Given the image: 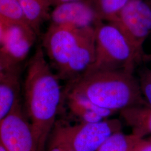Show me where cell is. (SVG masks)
Here are the masks:
<instances>
[{
	"label": "cell",
	"mask_w": 151,
	"mask_h": 151,
	"mask_svg": "<svg viewBox=\"0 0 151 151\" xmlns=\"http://www.w3.org/2000/svg\"><path fill=\"white\" fill-rule=\"evenodd\" d=\"M50 24L64 25L76 29L95 27L99 22L90 0L60 4L50 11Z\"/></svg>",
	"instance_id": "9"
},
{
	"label": "cell",
	"mask_w": 151,
	"mask_h": 151,
	"mask_svg": "<svg viewBox=\"0 0 151 151\" xmlns=\"http://www.w3.org/2000/svg\"><path fill=\"white\" fill-rule=\"evenodd\" d=\"M0 142L6 151H40L32 125L20 104L0 120Z\"/></svg>",
	"instance_id": "7"
},
{
	"label": "cell",
	"mask_w": 151,
	"mask_h": 151,
	"mask_svg": "<svg viewBox=\"0 0 151 151\" xmlns=\"http://www.w3.org/2000/svg\"><path fill=\"white\" fill-rule=\"evenodd\" d=\"M143 60L151 62V53L150 54H145L143 57Z\"/></svg>",
	"instance_id": "21"
},
{
	"label": "cell",
	"mask_w": 151,
	"mask_h": 151,
	"mask_svg": "<svg viewBox=\"0 0 151 151\" xmlns=\"http://www.w3.org/2000/svg\"><path fill=\"white\" fill-rule=\"evenodd\" d=\"M134 151H151V135L147 138L140 139L135 146Z\"/></svg>",
	"instance_id": "20"
},
{
	"label": "cell",
	"mask_w": 151,
	"mask_h": 151,
	"mask_svg": "<svg viewBox=\"0 0 151 151\" xmlns=\"http://www.w3.org/2000/svg\"><path fill=\"white\" fill-rule=\"evenodd\" d=\"M82 1V0H58V2H57L56 5H58L60 4H62V3L68 2H72V1Z\"/></svg>",
	"instance_id": "22"
},
{
	"label": "cell",
	"mask_w": 151,
	"mask_h": 151,
	"mask_svg": "<svg viewBox=\"0 0 151 151\" xmlns=\"http://www.w3.org/2000/svg\"><path fill=\"white\" fill-rule=\"evenodd\" d=\"M21 67L0 69V120L20 104Z\"/></svg>",
	"instance_id": "11"
},
{
	"label": "cell",
	"mask_w": 151,
	"mask_h": 151,
	"mask_svg": "<svg viewBox=\"0 0 151 151\" xmlns=\"http://www.w3.org/2000/svg\"><path fill=\"white\" fill-rule=\"evenodd\" d=\"M140 139L133 134H127L120 131L110 136L97 151H134Z\"/></svg>",
	"instance_id": "16"
},
{
	"label": "cell",
	"mask_w": 151,
	"mask_h": 151,
	"mask_svg": "<svg viewBox=\"0 0 151 151\" xmlns=\"http://www.w3.org/2000/svg\"><path fill=\"white\" fill-rule=\"evenodd\" d=\"M0 151H6L5 150V148L2 147V146H1V145H0Z\"/></svg>",
	"instance_id": "24"
},
{
	"label": "cell",
	"mask_w": 151,
	"mask_h": 151,
	"mask_svg": "<svg viewBox=\"0 0 151 151\" xmlns=\"http://www.w3.org/2000/svg\"><path fill=\"white\" fill-rule=\"evenodd\" d=\"M67 151H74L73 150H72L71 148H68V150H67Z\"/></svg>",
	"instance_id": "25"
},
{
	"label": "cell",
	"mask_w": 151,
	"mask_h": 151,
	"mask_svg": "<svg viewBox=\"0 0 151 151\" xmlns=\"http://www.w3.org/2000/svg\"><path fill=\"white\" fill-rule=\"evenodd\" d=\"M37 36L27 23L0 20V69L20 65L27 57Z\"/></svg>",
	"instance_id": "6"
},
{
	"label": "cell",
	"mask_w": 151,
	"mask_h": 151,
	"mask_svg": "<svg viewBox=\"0 0 151 151\" xmlns=\"http://www.w3.org/2000/svg\"><path fill=\"white\" fill-rule=\"evenodd\" d=\"M26 20L38 35L44 22L49 20L50 0H19Z\"/></svg>",
	"instance_id": "14"
},
{
	"label": "cell",
	"mask_w": 151,
	"mask_h": 151,
	"mask_svg": "<svg viewBox=\"0 0 151 151\" xmlns=\"http://www.w3.org/2000/svg\"><path fill=\"white\" fill-rule=\"evenodd\" d=\"M116 22L143 60V45L151 33V7L144 0H129Z\"/></svg>",
	"instance_id": "8"
},
{
	"label": "cell",
	"mask_w": 151,
	"mask_h": 151,
	"mask_svg": "<svg viewBox=\"0 0 151 151\" xmlns=\"http://www.w3.org/2000/svg\"><path fill=\"white\" fill-rule=\"evenodd\" d=\"M60 80L52 70L42 45H39L27 64L24 91L27 116L38 139L40 151H44L55 125L63 96Z\"/></svg>",
	"instance_id": "1"
},
{
	"label": "cell",
	"mask_w": 151,
	"mask_h": 151,
	"mask_svg": "<svg viewBox=\"0 0 151 151\" xmlns=\"http://www.w3.org/2000/svg\"><path fill=\"white\" fill-rule=\"evenodd\" d=\"M66 99L70 112L80 120V123H94L113 116L115 113L101 108L81 95L66 93Z\"/></svg>",
	"instance_id": "12"
},
{
	"label": "cell",
	"mask_w": 151,
	"mask_h": 151,
	"mask_svg": "<svg viewBox=\"0 0 151 151\" xmlns=\"http://www.w3.org/2000/svg\"><path fill=\"white\" fill-rule=\"evenodd\" d=\"M68 148L64 142L52 134L48 151H67Z\"/></svg>",
	"instance_id": "19"
},
{
	"label": "cell",
	"mask_w": 151,
	"mask_h": 151,
	"mask_svg": "<svg viewBox=\"0 0 151 151\" xmlns=\"http://www.w3.org/2000/svg\"><path fill=\"white\" fill-rule=\"evenodd\" d=\"M118 119H105L94 123H83L54 127L52 134L74 151H97L114 133L122 131Z\"/></svg>",
	"instance_id": "4"
},
{
	"label": "cell",
	"mask_w": 151,
	"mask_h": 151,
	"mask_svg": "<svg viewBox=\"0 0 151 151\" xmlns=\"http://www.w3.org/2000/svg\"><path fill=\"white\" fill-rule=\"evenodd\" d=\"M95 58V28H92L76 49L65 70L58 76L59 78L68 83L75 81L91 67Z\"/></svg>",
	"instance_id": "10"
},
{
	"label": "cell",
	"mask_w": 151,
	"mask_h": 151,
	"mask_svg": "<svg viewBox=\"0 0 151 151\" xmlns=\"http://www.w3.org/2000/svg\"><path fill=\"white\" fill-rule=\"evenodd\" d=\"M0 20L27 24L19 0H0Z\"/></svg>",
	"instance_id": "17"
},
{
	"label": "cell",
	"mask_w": 151,
	"mask_h": 151,
	"mask_svg": "<svg viewBox=\"0 0 151 151\" xmlns=\"http://www.w3.org/2000/svg\"><path fill=\"white\" fill-rule=\"evenodd\" d=\"M99 19L103 22H113L129 0H90Z\"/></svg>",
	"instance_id": "15"
},
{
	"label": "cell",
	"mask_w": 151,
	"mask_h": 151,
	"mask_svg": "<svg viewBox=\"0 0 151 151\" xmlns=\"http://www.w3.org/2000/svg\"><path fill=\"white\" fill-rule=\"evenodd\" d=\"M120 113L132 129V134L139 138L151 135V107L148 105L136 106L126 109Z\"/></svg>",
	"instance_id": "13"
},
{
	"label": "cell",
	"mask_w": 151,
	"mask_h": 151,
	"mask_svg": "<svg viewBox=\"0 0 151 151\" xmlns=\"http://www.w3.org/2000/svg\"><path fill=\"white\" fill-rule=\"evenodd\" d=\"M95 61L86 72L122 70L134 71L135 64L142 60L116 22H99L95 27Z\"/></svg>",
	"instance_id": "3"
},
{
	"label": "cell",
	"mask_w": 151,
	"mask_h": 151,
	"mask_svg": "<svg viewBox=\"0 0 151 151\" xmlns=\"http://www.w3.org/2000/svg\"><path fill=\"white\" fill-rule=\"evenodd\" d=\"M138 80L142 95L147 105L151 107V70L145 68L141 71Z\"/></svg>",
	"instance_id": "18"
},
{
	"label": "cell",
	"mask_w": 151,
	"mask_h": 151,
	"mask_svg": "<svg viewBox=\"0 0 151 151\" xmlns=\"http://www.w3.org/2000/svg\"><path fill=\"white\" fill-rule=\"evenodd\" d=\"M68 92L81 95L97 106L115 113L133 106L147 105L139 80L132 70L88 72L68 83L65 93Z\"/></svg>",
	"instance_id": "2"
},
{
	"label": "cell",
	"mask_w": 151,
	"mask_h": 151,
	"mask_svg": "<svg viewBox=\"0 0 151 151\" xmlns=\"http://www.w3.org/2000/svg\"><path fill=\"white\" fill-rule=\"evenodd\" d=\"M92 28L95 27L76 29L50 24L43 35L42 46L57 76L65 70L76 49Z\"/></svg>",
	"instance_id": "5"
},
{
	"label": "cell",
	"mask_w": 151,
	"mask_h": 151,
	"mask_svg": "<svg viewBox=\"0 0 151 151\" xmlns=\"http://www.w3.org/2000/svg\"><path fill=\"white\" fill-rule=\"evenodd\" d=\"M51 1V2H52V6H55L57 5L58 0H50Z\"/></svg>",
	"instance_id": "23"
}]
</instances>
